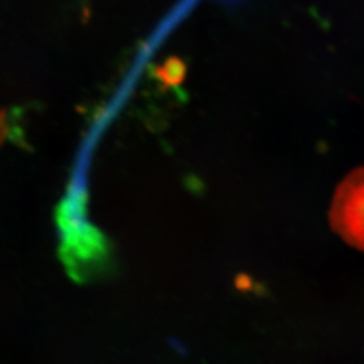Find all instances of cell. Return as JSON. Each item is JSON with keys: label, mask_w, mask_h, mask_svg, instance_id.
Returning a JSON list of instances; mask_svg holds the SVG:
<instances>
[{"label": "cell", "mask_w": 364, "mask_h": 364, "mask_svg": "<svg viewBox=\"0 0 364 364\" xmlns=\"http://www.w3.org/2000/svg\"><path fill=\"white\" fill-rule=\"evenodd\" d=\"M329 221L352 247L364 251V168L353 170L336 189Z\"/></svg>", "instance_id": "2"}, {"label": "cell", "mask_w": 364, "mask_h": 364, "mask_svg": "<svg viewBox=\"0 0 364 364\" xmlns=\"http://www.w3.org/2000/svg\"><path fill=\"white\" fill-rule=\"evenodd\" d=\"M81 219L82 218H78L72 223L60 215L61 228L75 231V234L64 231L61 252L68 273L77 281H90L105 272L108 264V251L103 242L99 240V234L95 230L91 231Z\"/></svg>", "instance_id": "1"}, {"label": "cell", "mask_w": 364, "mask_h": 364, "mask_svg": "<svg viewBox=\"0 0 364 364\" xmlns=\"http://www.w3.org/2000/svg\"><path fill=\"white\" fill-rule=\"evenodd\" d=\"M185 75V66L181 61L171 58L165 64L156 69V76L159 81H162L166 87H174L181 82Z\"/></svg>", "instance_id": "3"}]
</instances>
